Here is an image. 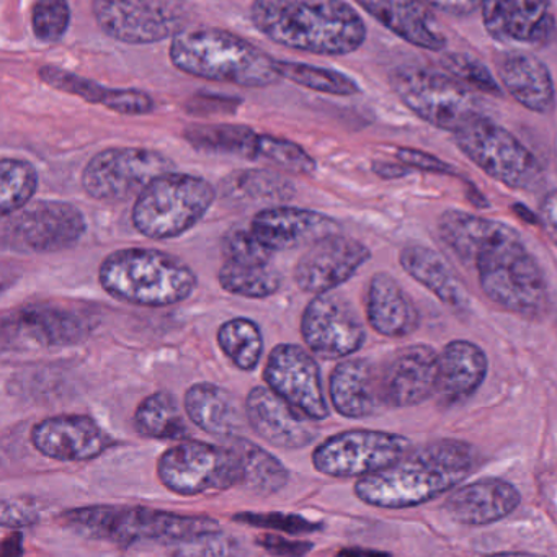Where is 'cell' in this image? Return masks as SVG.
I'll return each instance as SVG.
<instances>
[{
	"label": "cell",
	"mask_w": 557,
	"mask_h": 557,
	"mask_svg": "<svg viewBox=\"0 0 557 557\" xmlns=\"http://www.w3.org/2000/svg\"><path fill=\"white\" fill-rule=\"evenodd\" d=\"M438 234L462 263L475 267L482 292L498 308L531 321L546 314V276L513 227L446 210L438 220Z\"/></svg>",
	"instance_id": "obj_1"
},
{
	"label": "cell",
	"mask_w": 557,
	"mask_h": 557,
	"mask_svg": "<svg viewBox=\"0 0 557 557\" xmlns=\"http://www.w3.org/2000/svg\"><path fill=\"white\" fill-rule=\"evenodd\" d=\"M250 21L273 44L319 57L355 53L368 35L345 0H253Z\"/></svg>",
	"instance_id": "obj_2"
},
{
	"label": "cell",
	"mask_w": 557,
	"mask_h": 557,
	"mask_svg": "<svg viewBox=\"0 0 557 557\" xmlns=\"http://www.w3.org/2000/svg\"><path fill=\"white\" fill-rule=\"evenodd\" d=\"M475 466V449L459 440H438L360 478L355 495L367 505L387 510L419 507L458 487Z\"/></svg>",
	"instance_id": "obj_3"
},
{
	"label": "cell",
	"mask_w": 557,
	"mask_h": 557,
	"mask_svg": "<svg viewBox=\"0 0 557 557\" xmlns=\"http://www.w3.org/2000/svg\"><path fill=\"white\" fill-rule=\"evenodd\" d=\"M172 64L188 76L246 89L278 83L276 61L239 35L216 27L185 28L172 38Z\"/></svg>",
	"instance_id": "obj_4"
},
{
	"label": "cell",
	"mask_w": 557,
	"mask_h": 557,
	"mask_svg": "<svg viewBox=\"0 0 557 557\" xmlns=\"http://www.w3.org/2000/svg\"><path fill=\"white\" fill-rule=\"evenodd\" d=\"M63 521L77 533L116 546L139 543L182 544L220 533L214 518L190 517L149 507L90 505L64 511Z\"/></svg>",
	"instance_id": "obj_5"
},
{
	"label": "cell",
	"mask_w": 557,
	"mask_h": 557,
	"mask_svg": "<svg viewBox=\"0 0 557 557\" xmlns=\"http://www.w3.org/2000/svg\"><path fill=\"white\" fill-rule=\"evenodd\" d=\"M102 288L112 298L143 308H168L197 289L194 270L171 253L156 249L116 250L99 270Z\"/></svg>",
	"instance_id": "obj_6"
},
{
	"label": "cell",
	"mask_w": 557,
	"mask_h": 557,
	"mask_svg": "<svg viewBox=\"0 0 557 557\" xmlns=\"http://www.w3.org/2000/svg\"><path fill=\"white\" fill-rule=\"evenodd\" d=\"M214 200L216 190L205 178L165 172L136 197L133 226L152 240L175 239L197 226Z\"/></svg>",
	"instance_id": "obj_7"
},
{
	"label": "cell",
	"mask_w": 557,
	"mask_h": 557,
	"mask_svg": "<svg viewBox=\"0 0 557 557\" xmlns=\"http://www.w3.org/2000/svg\"><path fill=\"white\" fill-rule=\"evenodd\" d=\"M456 146L485 175L511 190L534 191L544 181L536 156L504 126L485 115L453 133Z\"/></svg>",
	"instance_id": "obj_8"
},
{
	"label": "cell",
	"mask_w": 557,
	"mask_h": 557,
	"mask_svg": "<svg viewBox=\"0 0 557 557\" xmlns=\"http://www.w3.org/2000/svg\"><path fill=\"white\" fill-rule=\"evenodd\" d=\"M389 84L400 102L422 122L443 132L456 133L478 116L482 103L455 77L419 66H399Z\"/></svg>",
	"instance_id": "obj_9"
},
{
	"label": "cell",
	"mask_w": 557,
	"mask_h": 557,
	"mask_svg": "<svg viewBox=\"0 0 557 557\" xmlns=\"http://www.w3.org/2000/svg\"><path fill=\"white\" fill-rule=\"evenodd\" d=\"M158 478L174 494L191 497L240 487L243 462L231 445L181 440L162 453Z\"/></svg>",
	"instance_id": "obj_10"
},
{
	"label": "cell",
	"mask_w": 557,
	"mask_h": 557,
	"mask_svg": "<svg viewBox=\"0 0 557 557\" xmlns=\"http://www.w3.org/2000/svg\"><path fill=\"white\" fill-rule=\"evenodd\" d=\"M100 30L125 45H152L187 28L191 14L185 0H94Z\"/></svg>",
	"instance_id": "obj_11"
},
{
	"label": "cell",
	"mask_w": 557,
	"mask_h": 557,
	"mask_svg": "<svg viewBox=\"0 0 557 557\" xmlns=\"http://www.w3.org/2000/svg\"><path fill=\"white\" fill-rule=\"evenodd\" d=\"M86 230L79 208L66 201L41 200L5 218L2 246L18 253L60 252L76 246Z\"/></svg>",
	"instance_id": "obj_12"
},
{
	"label": "cell",
	"mask_w": 557,
	"mask_h": 557,
	"mask_svg": "<svg viewBox=\"0 0 557 557\" xmlns=\"http://www.w3.org/2000/svg\"><path fill=\"white\" fill-rule=\"evenodd\" d=\"M174 164L161 152L145 148H110L87 162L83 188L90 198L119 203L138 197L156 177Z\"/></svg>",
	"instance_id": "obj_13"
},
{
	"label": "cell",
	"mask_w": 557,
	"mask_h": 557,
	"mask_svg": "<svg viewBox=\"0 0 557 557\" xmlns=\"http://www.w3.org/2000/svg\"><path fill=\"white\" fill-rule=\"evenodd\" d=\"M410 442L397 433L347 430L322 442L312 453L315 471L331 478H364L399 461Z\"/></svg>",
	"instance_id": "obj_14"
},
{
	"label": "cell",
	"mask_w": 557,
	"mask_h": 557,
	"mask_svg": "<svg viewBox=\"0 0 557 557\" xmlns=\"http://www.w3.org/2000/svg\"><path fill=\"white\" fill-rule=\"evenodd\" d=\"M99 319L79 306L38 302L8 312L2 318V345L24 338L40 347H73L86 341Z\"/></svg>",
	"instance_id": "obj_15"
},
{
	"label": "cell",
	"mask_w": 557,
	"mask_h": 557,
	"mask_svg": "<svg viewBox=\"0 0 557 557\" xmlns=\"http://www.w3.org/2000/svg\"><path fill=\"white\" fill-rule=\"evenodd\" d=\"M301 335L312 354L327 360L350 357L367 341L357 309L347 298L331 292L315 295L306 306Z\"/></svg>",
	"instance_id": "obj_16"
},
{
	"label": "cell",
	"mask_w": 557,
	"mask_h": 557,
	"mask_svg": "<svg viewBox=\"0 0 557 557\" xmlns=\"http://www.w3.org/2000/svg\"><path fill=\"white\" fill-rule=\"evenodd\" d=\"M263 380L296 412L314 422L327 419L329 406L322 389L321 370L305 348L295 344L276 345L267 360Z\"/></svg>",
	"instance_id": "obj_17"
},
{
	"label": "cell",
	"mask_w": 557,
	"mask_h": 557,
	"mask_svg": "<svg viewBox=\"0 0 557 557\" xmlns=\"http://www.w3.org/2000/svg\"><path fill=\"white\" fill-rule=\"evenodd\" d=\"M370 257V249L358 240L331 234L309 246L296 263L293 276L302 292L322 295L348 282Z\"/></svg>",
	"instance_id": "obj_18"
},
{
	"label": "cell",
	"mask_w": 557,
	"mask_h": 557,
	"mask_svg": "<svg viewBox=\"0 0 557 557\" xmlns=\"http://www.w3.org/2000/svg\"><path fill=\"white\" fill-rule=\"evenodd\" d=\"M440 355L429 345L400 348L380 368L383 406L393 409L419 406L436 393Z\"/></svg>",
	"instance_id": "obj_19"
},
{
	"label": "cell",
	"mask_w": 557,
	"mask_h": 557,
	"mask_svg": "<svg viewBox=\"0 0 557 557\" xmlns=\"http://www.w3.org/2000/svg\"><path fill=\"white\" fill-rule=\"evenodd\" d=\"M32 445L54 461L81 462L99 458L115 446V440L83 413L48 417L32 429Z\"/></svg>",
	"instance_id": "obj_20"
},
{
	"label": "cell",
	"mask_w": 557,
	"mask_h": 557,
	"mask_svg": "<svg viewBox=\"0 0 557 557\" xmlns=\"http://www.w3.org/2000/svg\"><path fill=\"white\" fill-rule=\"evenodd\" d=\"M481 12L498 44L543 47L556 30L550 0H481Z\"/></svg>",
	"instance_id": "obj_21"
},
{
	"label": "cell",
	"mask_w": 557,
	"mask_h": 557,
	"mask_svg": "<svg viewBox=\"0 0 557 557\" xmlns=\"http://www.w3.org/2000/svg\"><path fill=\"white\" fill-rule=\"evenodd\" d=\"M246 419L253 432L280 449H301L318 436L314 420L296 412L269 386H257L246 400Z\"/></svg>",
	"instance_id": "obj_22"
},
{
	"label": "cell",
	"mask_w": 557,
	"mask_h": 557,
	"mask_svg": "<svg viewBox=\"0 0 557 557\" xmlns=\"http://www.w3.org/2000/svg\"><path fill=\"white\" fill-rule=\"evenodd\" d=\"M257 239L272 252L298 249L338 233L337 221L318 211L273 207L259 211L250 223Z\"/></svg>",
	"instance_id": "obj_23"
},
{
	"label": "cell",
	"mask_w": 557,
	"mask_h": 557,
	"mask_svg": "<svg viewBox=\"0 0 557 557\" xmlns=\"http://www.w3.org/2000/svg\"><path fill=\"white\" fill-rule=\"evenodd\" d=\"M520 502V492L513 484L504 479L484 478L456 488L446 498L443 510L456 523L485 527L513 513Z\"/></svg>",
	"instance_id": "obj_24"
},
{
	"label": "cell",
	"mask_w": 557,
	"mask_h": 557,
	"mask_svg": "<svg viewBox=\"0 0 557 557\" xmlns=\"http://www.w3.org/2000/svg\"><path fill=\"white\" fill-rule=\"evenodd\" d=\"M358 4L376 18L396 37L420 50H445L446 38L423 0H357Z\"/></svg>",
	"instance_id": "obj_25"
},
{
	"label": "cell",
	"mask_w": 557,
	"mask_h": 557,
	"mask_svg": "<svg viewBox=\"0 0 557 557\" xmlns=\"http://www.w3.org/2000/svg\"><path fill=\"white\" fill-rule=\"evenodd\" d=\"M505 92L534 113H549L556 99L553 76L543 61L533 54L510 51L495 61Z\"/></svg>",
	"instance_id": "obj_26"
},
{
	"label": "cell",
	"mask_w": 557,
	"mask_h": 557,
	"mask_svg": "<svg viewBox=\"0 0 557 557\" xmlns=\"http://www.w3.org/2000/svg\"><path fill=\"white\" fill-rule=\"evenodd\" d=\"M329 396L334 409L347 419L373 416L383 406L380 368L364 358L342 361L332 371Z\"/></svg>",
	"instance_id": "obj_27"
},
{
	"label": "cell",
	"mask_w": 557,
	"mask_h": 557,
	"mask_svg": "<svg viewBox=\"0 0 557 557\" xmlns=\"http://www.w3.org/2000/svg\"><path fill=\"white\" fill-rule=\"evenodd\" d=\"M364 308L371 327L384 337H407L420 324L416 305L389 273L380 272L371 276Z\"/></svg>",
	"instance_id": "obj_28"
},
{
	"label": "cell",
	"mask_w": 557,
	"mask_h": 557,
	"mask_svg": "<svg viewBox=\"0 0 557 557\" xmlns=\"http://www.w3.org/2000/svg\"><path fill=\"white\" fill-rule=\"evenodd\" d=\"M488 360L479 345L453 341L440 355L436 396L445 406L468 400L487 376Z\"/></svg>",
	"instance_id": "obj_29"
},
{
	"label": "cell",
	"mask_w": 557,
	"mask_h": 557,
	"mask_svg": "<svg viewBox=\"0 0 557 557\" xmlns=\"http://www.w3.org/2000/svg\"><path fill=\"white\" fill-rule=\"evenodd\" d=\"M41 83L61 92L79 97L89 103L103 106L120 115H149L154 112L156 103L149 94L136 89H109L86 77L77 76L57 66H44L38 71Z\"/></svg>",
	"instance_id": "obj_30"
},
{
	"label": "cell",
	"mask_w": 557,
	"mask_h": 557,
	"mask_svg": "<svg viewBox=\"0 0 557 557\" xmlns=\"http://www.w3.org/2000/svg\"><path fill=\"white\" fill-rule=\"evenodd\" d=\"M188 419L210 435L233 438L243 430L244 416L236 397L213 383L188 387L184 400Z\"/></svg>",
	"instance_id": "obj_31"
},
{
	"label": "cell",
	"mask_w": 557,
	"mask_h": 557,
	"mask_svg": "<svg viewBox=\"0 0 557 557\" xmlns=\"http://www.w3.org/2000/svg\"><path fill=\"white\" fill-rule=\"evenodd\" d=\"M399 262L407 275L425 286L443 305L455 309H465L468 305L461 282L435 250L423 246H407L400 252Z\"/></svg>",
	"instance_id": "obj_32"
},
{
	"label": "cell",
	"mask_w": 557,
	"mask_h": 557,
	"mask_svg": "<svg viewBox=\"0 0 557 557\" xmlns=\"http://www.w3.org/2000/svg\"><path fill=\"white\" fill-rule=\"evenodd\" d=\"M226 442L236 449L243 462L240 487L257 494L272 495L288 484V471L272 453L237 435L227 438Z\"/></svg>",
	"instance_id": "obj_33"
},
{
	"label": "cell",
	"mask_w": 557,
	"mask_h": 557,
	"mask_svg": "<svg viewBox=\"0 0 557 557\" xmlns=\"http://www.w3.org/2000/svg\"><path fill=\"white\" fill-rule=\"evenodd\" d=\"M185 139L195 149L208 154L236 156L259 159L260 135L244 125H194L184 132Z\"/></svg>",
	"instance_id": "obj_34"
},
{
	"label": "cell",
	"mask_w": 557,
	"mask_h": 557,
	"mask_svg": "<svg viewBox=\"0 0 557 557\" xmlns=\"http://www.w3.org/2000/svg\"><path fill=\"white\" fill-rule=\"evenodd\" d=\"M133 423L136 432L146 438L184 440L188 433L177 400L164 391L151 394L139 404Z\"/></svg>",
	"instance_id": "obj_35"
},
{
	"label": "cell",
	"mask_w": 557,
	"mask_h": 557,
	"mask_svg": "<svg viewBox=\"0 0 557 557\" xmlns=\"http://www.w3.org/2000/svg\"><path fill=\"white\" fill-rule=\"evenodd\" d=\"M218 282L224 292L250 299L270 298L282 288V276L270 263L226 260L218 273Z\"/></svg>",
	"instance_id": "obj_36"
},
{
	"label": "cell",
	"mask_w": 557,
	"mask_h": 557,
	"mask_svg": "<svg viewBox=\"0 0 557 557\" xmlns=\"http://www.w3.org/2000/svg\"><path fill=\"white\" fill-rule=\"evenodd\" d=\"M218 344L239 370L252 371L259 367L263 337L259 325L250 319L236 318L224 322L218 331Z\"/></svg>",
	"instance_id": "obj_37"
},
{
	"label": "cell",
	"mask_w": 557,
	"mask_h": 557,
	"mask_svg": "<svg viewBox=\"0 0 557 557\" xmlns=\"http://www.w3.org/2000/svg\"><path fill=\"white\" fill-rule=\"evenodd\" d=\"M224 197L233 201H285L293 197V185L267 171H240L226 178Z\"/></svg>",
	"instance_id": "obj_38"
},
{
	"label": "cell",
	"mask_w": 557,
	"mask_h": 557,
	"mask_svg": "<svg viewBox=\"0 0 557 557\" xmlns=\"http://www.w3.org/2000/svg\"><path fill=\"white\" fill-rule=\"evenodd\" d=\"M280 77L292 81L305 89L329 96L351 97L361 92L360 86L351 77L327 70V67L311 66V64L293 63V61H276Z\"/></svg>",
	"instance_id": "obj_39"
},
{
	"label": "cell",
	"mask_w": 557,
	"mask_h": 557,
	"mask_svg": "<svg viewBox=\"0 0 557 557\" xmlns=\"http://www.w3.org/2000/svg\"><path fill=\"white\" fill-rule=\"evenodd\" d=\"M38 188V172L30 162L2 159L0 164V211L11 216L30 203Z\"/></svg>",
	"instance_id": "obj_40"
},
{
	"label": "cell",
	"mask_w": 557,
	"mask_h": 557,
	"mask_svg": "<svg viewBox=\"0 0 557 557\" xmlns=\"http://www.w3.org/2000/svg\"><path fill=\"white\" fill-rule=\"evenodd\" d=\"M71 8L67 0H37L32 8V30L41 44H58L67 34Z\"/></svg>",
	"instance_id": "obj_41"
},
{
	"label": "cell",
	"mask_w": 557,
	"mask_h": 557,
	"mask_svg": "<svg viewBox=\"0 0 557 557\" xmlns=\"http://www.w3.org/2000/svg\"><path fill=\"white\" fill-rule=\"evenodd\" d=\"M259 159L293 174L311 175L315 172L314 159L301 146L275 136L260 135Z\"/></svg>",
	"instance_id": "obj_42"
},
{
	"label": "cell",
	"mask_w": 557,
	"mask_h": 557,
	"mask_svg": "<svg viewBox=\"0 0 557 557\" xmlns=\"http://www.w3.org/2000/svg\"><path fill=\"white\" fill-rule=\"evenodd\" d=\"M440 63H442L443 70L455 79L461 81L481 92L502 96L500 84L495 81L485 64L472 58L471 54L446 53Z\"/></svg>",
	"instance_id": "obj_43"
},
{
	"label": "cell",
	"mask_w": 557,
	"mask_h": 557,
	"mask_svg": "<svg viewBox=\"0 0 557 557\" xmlns=\"http://www.w3.org/2000/svg\"><path fill=\"white\" fill-rule=\"evenodd\" d=\"M226 260L239 263H270L272 250L263 246L249 227H234L223 239Z\"/></svg>",
	"instance_id": "obj_44"
},
{
	"label": "cell",
	"mask_w": 557,
	"mask_h": 557,
	"mask_svg": "<svg viewBox=\"0 0 557 557\" xmlns=\"http://www.w3.org/2000/svg\"><path fill=\"white\" fill-rule=\"evenodd\" d=\"M234 521L243 524H250V527L262 528V530L283 531L288 534H306L314 533L321 530V524L314 521L306 520L305 517L299 515L286 513H237Z\"/></svg>",
	"instance_id": "obj_45"
},
{
	"label": "cell",
	"mask_w": 557,
	"mask_h": 557,
	"mask_svg": "<svg viewBox=\"0 0 557 557\" xmlns=\"http://www.w3.org/2000/svg\"><path fill=\"white\" fill-rule=\"evenodd\" d=\"M397 159L407 168L417 169V171L440 175H458V171L451 164L429 154V152L419 151V149L399 148L397 149Z\"/></svg>",
	"instance_id": "obj_46"
},
{
	"label": "cell",
	"mask_w": 557,
	"mask_h": 557,
	"mask_svg": "<svg viewBox=\"0 0 557 557\" xmlns=\"http://www.w3.org/2000/svg\"><path fill=\"white\" fill-rule=\"evenodd\" d=\"M260 547L267 553L275 556H305L312 549V543L309 541H295L288 537L276 536V534H263L257 540Z\"/></svg>",
	"instance_id": "obj_47"
},
{
	"label": "cell",
	"mask_w": 557,
	"mask_h": 557,
	"mask_svg": "<svg viewBox=\"0 0 557 557\" xmlns=\"http://www.w3.org/2000/svg\"><path fill=\"white\" fill-rule=\"evenodd\" d=\"M0 520L4 527L17 528L25 527V524L35 523L40 520L37 511L28 508L27 505L17 504V502H2V515Z\"/></svg>",
	"instance_id": "obj_48"
},
{
	"label": "cell",
	"mask_w": 557,
	"mask_h": 557,
	"mask_svg": "<svg viewBox=\"0 0 557 557\" xmlns=\"http://www.w3.org/2000/svg\"><path fill=\"white\" fill-rule=\"evenodd\" d=\"M540 221L550 243L557 246V188L544 195L540 205Z\"/></svg>",
	"instance_id": "obj_49"
},
{
	"label": "cell",
	"mask_w": 557,
	"mask_h": 557,
	"mask_svg": "<svg viewBox=\"0 0 557 557\" xmlns=\"http://www.w3.org/2000/svg\"><path fill=\"white\" fill-rule=\"evenodd\" d=\"M426 5L455 17H466L481 8V0H423Z\"/></svg>",
	"instance_id": "obj_50"
},
{
	"label": "cell",
	"mask_w": 557,
	"mask_h": 557,
	"mask_svg": "<svg viewBox=\"0 0 557 557\" xmlns=\"http://www.w3.org/2000/svg\"><path fill=\"white\" fill-rule=\"evenodd\" d=\"M403 164V162H400ZM373 171L376 172L380 177L387 178H399L404 175L409 174V168L406 164L396 165L389 164V162H374Z\"/></svg>",
	"instance_id": "obj_51"
}]
</instances>
